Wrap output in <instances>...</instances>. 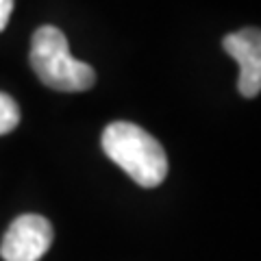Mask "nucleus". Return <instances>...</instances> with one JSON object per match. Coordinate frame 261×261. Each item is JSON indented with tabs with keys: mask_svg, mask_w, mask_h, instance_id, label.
<instances>
[{
	"mask_svg": "<svg viewBox=\"0 0 261 261\" xmlns=\"http://www.w3.org/2000/svg\"><path fill=\"white\" fill-rule=\"evenodd\" d=\"M105 154L142 187H157L168 176V157L163 146L130 122H111L102 130Z\"/></svg>",
	"mask_w": 261,
	"mask_h": 261,
	"instance_id": "nucleus-1",
	"label": "nucleus"
},
{
	"mask_svg": "<svg viewBox=\"0 0 261 261\" xmlns=\"http://www.w3.org/2000/svg\"><path fill=\"white\" fill-rule=\"evenodd\" d=\"M29 59L37 79L57 92H87L96 83L94 68L70 55L65 35L50 24L33 33Z\"/></svg>",
	"mask_w": 261,
	"mask_h": 261,
	"instance_id": "nucleus-2",
	"label": "nucleus"
},
{
	"mask_svg": "<svg viewBox=\"0 0 261 261\" xmlns=\"http://www.w3.org/2000/svg\"><path fill=\"white\" fill-rule=\"evenodd\" d=\"M53 244V226L37 214H24L15 218L7 228L0 257L5 261H39Z\"/></svg>",
	"mask_w": 261,
	"mask_h": 261,
	"instance_id": "nucleus-3",
	"label": "nucleus"
},
{
	"mask_svg": "<svg viewBox=\"0 0 261 261\" xmlns=\"http://www.w3.org/2000/svg\"><path fill=\"white\" fill-rule=\"evenodd\" d=\"M224 50L240 63L238 89L242 96L255 98L261 89V35L257 29H242L224 37Z\"/></svg>",
	"mask_w": 261,
	"mask_h": 261,
	"instance_id": "nucleus-4",
	"label": "nucleus"
},
{
	"mask_svg": "<svg viewBox=\"0 0 261 261\" xmlns=\"http://www.w3.org/2000/svg\"><path fill=\"white\" fill-rule=\"evenodd\" d=\"M20 124V107L9 94L0 92V135H7Z\"/></svg>",
	"mask_w": 261,
	"mask_h": 261,
	"instance_id": "nucleus-5",
	"label": "nucleus"
},
{
	"mask_svg": "<svg viewBox=\"0 0 261 261\" xmlns=\"http://www.w3.org/2000/svg\"><path fill=\"white\" fill-rule=\"evenodd\" d=\"M13 11V0H0V31H5V27L9 24Z\"/></svg>",
	"mask_w": 261,
	"mask_h": 261,
	"instance_id": "nucleus-6",
	"label": "nucleus"
}]
</instances>
